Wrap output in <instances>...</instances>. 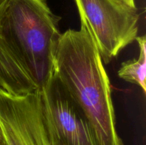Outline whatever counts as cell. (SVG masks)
I'll list each match as a JSON object with an SVG mask.
<instances>
[{
  "instance_id": "obj_8",
  "label": "cell",
  "mask_w": 146,
  "mask_h": 145,
  "mask_svg": "<svg viewBox=\"0 0 146 145\" xmlns=\"http://www.w3.org/2000/svg\"><path fill=\"white\" fill-rule=\"evenodd\" d=\"M120 1H123V2H124L125 4H126L127 5L130 6V7H133V8H136L135 0H120Z\"/></svg>"
},
{
  "instance_id": "obj_5",
  "label": "cell",
  "mask_w": 146,
  "mask_h": 145,
  "mask_svg": "<svg viewBox=\"0 0 146 145\" xmlns=\"http://www.w3.org/2000/svg\"><path fill=\"white\" fill-rule=\"evenodd\" d=\"M0 131L4 145H51L37 91L14 95L0 89Z\"/></svg>"
},
{
  "instance_id": "obj_3",
  "label": "cell",
  "mask_w": 146,
  "mask_h": 145,
  "mask_svg": "<svg viewBox=\"0 0 146 145\" xmlns=\"http://www.w3.org/2000/svg\"><path fill=\"white\" fill-rule=\"evenodd\" d=\"M86 28L103 62L108 63L138 36L139 16L120 0H74Z\"/></svg>"
},
{
  "instance_id": "obj_6",
  "label": "cell",
  "mask_w": 146,
  "mask_h": 145,
  "mask_svg": "<svg viewBox=\"0 0 146 145\" xmlns=\"http://www.w3.org/2000/svg\"><path fill=\"white\" fill-rule=\"evenodd\" d=\"M0 89L14 95H26L38 90L36 85L1 38Z\"/></svg>"
},
{
  "instance_id": "obj_1",
  "label": "cell",
  "mask_w": 146,
  "mask_h": 145,
  "mask_svg": "<svg viewBox=\"0 0 146 145\" xmlns=\"http://www.w3.org/2000/svg\"><path fill=\"white\" fill-rule=\"evenodd\" d=\"M54 74L87 118L97 145H123L115 127L109 78L99 51L84 27L61 34Z\"/></svg>"
},
{
  "instance_id": "obj_7",
  "label": "cell",
  "mask_w": 146,
  "mask_h": 145,
  "mask_svg": "<svg viewBox=\"0 0 146 145\" xmlns=\"http://www.w3.org/2000/svg\"><path fill=\"white\" fill-rule=\"evenodd\" d=\"M139 46L138 58L123 63L118 71L119 78L127 82L138 85L144 93L146 92V38L145 36H137Z\"/></svg>"
},
{
  "instance_id": "obj_9",
  "label": "cell",
  "mask_w": 146,
  "mask_h": 145,
  "mask_svg": "<svg viewBox=\"0 0 146 145\" xmlns=\"http://www.w3.org/2000/svg\"><path fill=\"white\" fill-rule=\"evenodd\" d=\"M7 1H8V0H0V16H1L3 11H4V9L7 4Z\"/></svg>"
},
{
  "instance_id": "obj_10",
  "label": "cell",
  "mask_w": 146,
  "mask_h": 145,
  "mask_svg": "<svg viewBox=\"0 0 146 145\" xmlns=\"http://www.w3.org/2000/svg\"><path fill=\"white\" fill-rule=\"evenodd\" d=\"M0 141H2V142H3L2 136H1V131H0Z\"/></svg>"
},
{
  "instance_id": "obj_11",
  "label": "cell",
  "mask_w": 146,
  "mask_h": 145,
  "mask_svg": "<svg viewBox=\"0 0 146 145\" xmlns=\"http://www.w3.org/2000/svg\"><path fill=\"white\" fill-rule=\"evenodd\" d=\"M0 145H4V142H3L2 141H0Z\"/></svg>"
},
{
  "instance_id": "obj_4",
  "label": "cell",
  "mask_w": 146,
  "mask_h": 145,
  "mask_svg": "<svg viewBox=\"0 0 146 145\" xmlns=\"http://www.w3.org/2000/svg\"><path fill=\"white\" fill-rule=\"evenodd\" d=\"M37 92L51 145H97L88 119L54 74Z\"/></svg>"
},
{
  "instance_id": "obj_2",
  "label": "cell",
  "mask_w": 146,
  "mask_h": 145,
  "mask_svg": "<svg viewBox=\"0 0 146 145\" xmlns=\"http://www.w3.org/2000/svg\"><path fill=\"white\" fill-rule=\"evenodd\" d=\"M60 19L46 0H8L0 16V38L38 90L54 74Z\"/></svg>"
}]
</instances>
